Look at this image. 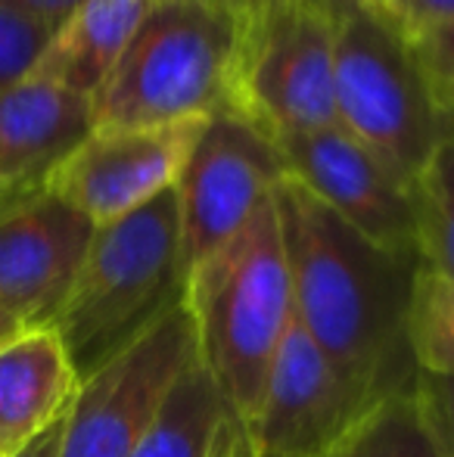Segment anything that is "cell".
<instances>
[{
  "instance_id": "f1b7e54d",
  "label": "cell",
  "mask_w": 454,
  "mask_h": 457,
  "mask_svg": "<svg viewBox=\"0 0 454 457\" xmlns=\"http://www.w3.org/2000/svg\"><path fill=\"white\" fill-rule=\"evenodd\" d=\"M230 457H252V445H249V436L243 433V439H240V445L234 448V454Z\"/></svg>"
},
{
  "instance_id": "9a60e30c",
  "label": "cell",
  "mask_w": 454,
  "mask_h": 457,
  "mask_svg": "<svg viewBox=\"0 0 454 457\" xmlns=\"http://www.w3.org/2000/svg\"><path fill=\"white\" fill-rule=\"evenodd\" d=\"M150 0H87L54 35L35 72L94 100L144 22Z\"/></svg>"
},
{
  "instance_id": "ba28073f",
  "label": "cell",
  "mask_w": 454,
  "mask_h": 457,
  "mask_svg": "<svg viewBox=\"0 0 454 457\" xmlns=\"http://www.w3.org/2000/svg\"><path fill=\"white\" fill-rule=\"evenodd\" d=\"M284 178L277 144L255 121L236 109L209 115L175 184L184 277L240 234Z\"/></svg>"
},
{
  "instance_id": "7402d4cb",
  "label": "cell",
  "mask_w": 454,
  "mask_h": 457,
  "mask_svg": "<svg viewBox=\"0 0 454 457\" xmlns=\"http://www.w3.org/2000/svg\"><path fill=\"white\" fill-rule=\"evenodd\" d=\"M386 19L408 44H420L454 29V0H392Z\"/></svg>"
},
{
  "instance_id": "44dd1931",
  "label": "cell",
  "mask_w": 454,
  "mask_h": 457,
  "mask_svg": "<svg viewBox=\"0 0 454 457\" xmlns=\"http://www.w3.org/2000/svg\"><path fill=\"white\" fill-rule=\"evenodd\" d=\"M411 392L439 454L454 457V370H417Z\"/></svg>"
},
{
  "instance_id": "7a4b0ae2",
  "label": "cell",
  "mask_w": 454,
  "mask_h": 457,
  "mask_svg": "<svg viewBox=\"0 0 454 457\" xmlns=\"http://www.w3.org/2000/svg\"><path fill=\"white\" fill-rule=\"evenodd\" d=\"M196 358L246 427L293 320V280L277 199L184 277Z\"/></svg>"
},
{
  "instance_id": "3957f363",
  "label": "cell",
  "mask_w": 454,
  "mask_h": 457,
  "mask_svg": "<svg viewBox=\"0 0 454 457\" xmlns=\"http://www.w3.org/2000/svg\"><path fill=\"white\" fill-rule=\"evenodd\" d=\"M246 12L236 0H150L91 100L94 131L162 128L230 106Z\"/></svg>"
},
{
  "instance_id": "f546056e",
  "label": "cell",
  "mask_w": 454,
  "mask_h": 457,
  "mask_svg": "<svg viewBox=\"0 0 454 457\" xmlns=\"http://www.w3.org/2000/svg\"><path fill=\"white\" fill-rule=\"evenodd\" d=\"M259 4H271V0H243V12H249L252 6H259Z\"/></svg>"
},
{
  "instance_id": "5b68a950",
  "label": "cell",
  "mask_w": 454,
  "mask_h": 457,
  "mask_svg": "<svg viewBox=\"0 0 454 457\" xmlns=\"http://www.w3.org/2000/svg\"><path fill=\"white\" fill-rule=\"evenodd\" d=\"M334 100L336 125L408 187L454 121L401 31L355 0L334 6Z\"/></svg>"
},
{
  "instance_id": "484cf974",
  "label": "cell",
  "mask_w": 454,
  "mask_h": 457,
  "mask_svg": "<svg viewBox=\"0 0 454 457\" xmlns=\"http://www.w3.org/2000/svg\"><path fill=\"white\" fill-rule=\"evenodd\" d=\"M35 190H41V187H31V190H4V187H0V215H6L12 205H19L25 196H31Z\"/></svg>"
},
{
  "instance_id": "ac0fdd59",
  "label": "cell",
  "mask_w": 454,
  "mask_h": 457,
  "mask_svg": "<svg viewBox=\"0 0 454 457\" xmlns=\"http://www.w3.org/2000/svg\"><path fill=\"white\" fill-rule=\"evenodd\" d=\"M420 268L454 280V121L411 184Z\"/></svg>"
},
{
  "instance_id": "4316f807",
  "label": "cell",
  "mask_w": 454,
  "mask_h": 457,
  "mask_svg": "<svg viewBox=\"0 0 454 457\" xmlns=\"http://www.w3.org/2000/svg\"><path fill=\"white\" fill-rule=\"evenodd\" d=\"M19 333H25V330L16 324V320L10 318V314L4 312V308H0V345L10 343V339H12V337H19Z\"/></svg>"
},
{
  "instance_id": "6da1fadb",
  "label": "cell",
  "mask_w": 454,
  "mask_h": 457,
  "mask_svg": "<svg viewBox=\"0 0 454 457\" xmlns=\"http://www.w3.org/2000/svg\"><path fill=\"white\" fill-rule=\"evenodd\" d=\"M293 312L345 379L358 408L411 389L408 312L420 262L376 246L286 175L274 190Z\"/></svg>"
},
{
  "instance_id": "e0dca14e",
  "label": "cell",
  "mask_w": 454,
  "mask_h": 457,
  "mask_svg": "<svg viewBox=\"0 0 454 457\" xmlns=\"http://www.w3.org/2000/svg\"><path fill=\"white\" fill-rule=\"evenodd\" d=\"M324 457H442L426 429L414 392L380 398L334 442Z\"/></svg>"
},
{
  "instance_id": "83f0119b",
  "label": "cell",
  "mask_w": 454,
  "mask_h": 457,
  "mask_svg": "<svg viewBox=\"0 0 454 457\" xmlns=\"http://www.w3.org/2000/svg\"><path fill=\"white\" fill-rule=\"evenodd\" d=\"M355 4H361V6H367V10L383 12V16H386L389 6H392V0H355Z\"/></svg>"
},
{
  "instance_id": "2e32d148",
  "label": "cell",
  "mask_w": 454,
  "mask_h": 457,
  "mask_svg": "<svg viewBox=\"0 0 454 457\" xmlns=\"http://www.w3.org/2000/svg\"><path fill=\"white\" fill-rule=\"evenodd\" d=\"M246 427L200 358L187 364L134 457H230Z\"/></svg>"
},
{
  "instance_id": "ffe728a7",
  "label": "cell",
  "mask_w": 454,
  "mask_h": 457,
  "mask_svg": "<svg viewBox=\"0 0 454 457\" xmlns=\"http://www.w3.org/2000/svg\"><path fill=\"white\" fill-rule=\"evenodd\" d=\"M50 41H54V31L47 25L0 4V94L35 72Z\"/></svg>"
},
{
  "instance_id": "5bb4252c",
  "label": "cell",
  "mask_w": 454,
  "mask_h": 457,
  "mask_svg": "<svg viewBox=\"0 0 454 457\" xmlns=\"http://www.w3.org/2000/svg\"><path fill=\"white\" fill-rule=\"evenodd\" d=\"M81 377L54 327L0 345V457H16L72 408Z\"/></svg>"
},
{
  "instance_id": "52a82bcc",
  "label": "cell",
  "mask_w": 454,
  "mask_h": 457,
  "mask_svg": "<svg viewBox=\"0 0 454 457\" xmlns=\"http://www.w3.org/2000/svg\"><path fill=\"white\" fill-rule=\"evenodd\" d=\"M194 358L196 333L181 295L140 337L81 379L62 427L60 457H134Z\"/></svg>"
},
{
  "instance_id": "7c38bea8",
  "label": "cell",
  "mask_w": 454,
  "mask_h": 457,
  "mask_svg": "<svg viewBox=\"0 0 454 457\" xmlns=\"http://www.w3.org/2000/svg\"><path fill=\"white\" fill-rule=\"evenodd\" d=\"M94 230L81 212L44 187L0 215V308L22 330L56 324Z\"/></svg>"
},
{
  "instance_id": "cb8c5ba5",
  "label": "cell",
  "mask_w": 454,
  "mask_h": 457,
  "mask_svg": "<svg viewBox=\"0 0 454 457\" xmlns=\"http://www.w3.org/2000/svg\"><path fill=\"white\" fill-rule=\"evenodd\" d=\"M0 4L25 12V16H31L35 22L47 25V29L56 35V31H60L62 25H66L69 19H72L75 12L87 4V0H0Z\"/></svg>"
},
{
  "instance_id": "4fadbf2b",
  "label": "cell",
  "mask_w": 454,
  "mask_h": 457,
  "mask_svg": "<svg viewBox=\"0 0 454 457\" xmlns=\"http://www.w3.org/2000/svg\"><path fill=\"white\" fill-rule=\"evenodd\" d=\"M94 131L91 100L41 75L0 94V187H44L50 171Z\"/></svg>"
},
{
  "instance_id": "30bf717a",
  "label": "cell",
  "mask_w": 454,
  "mask_h": 457,
  "mask_svg": "<svg viewBox=\"0 0 454 457\" xmlns=\"http://www.w3.org/2000/svg\"><path fill=\"white\" fill-rule=\"evenodd\" d=\"M286 175L389 253L417 259L411 187L340 125L274 140ZM420 262V259H417Z\"/></svg>"
},
{
  "instance_id": "8992f818",
  "label": "cell",
  "mask_w": 454,
  "mask_h": 457,
  "mask_svg": "<svg viewBox=\"0 0 454 457\" xmlns=\"http://www.w3.org/2000/svg\"><path fill=\"white\" fill-rule=\"evenodd\" d=\"M336 0H271L246 12L230 106L268 137L336 125Z\"/></svg>"
},
{
  "instance_id": "8fae6325",
  "label": "cell",
  "mask_w": 454,
  "mask_h": 457,
  "mask_svg": "<svg viewBox=\"0 0 454 457\" xmlns=\"http://www.w3.org/2000/svg\"><path fill=\"white\" fill-rule=\"evenodd\" d=\"M358 414L345 379L293 314L246 423L252 457H324Z\"/></svg>"
},
{
  "instance_id": "603a6c76",
  "label": "cell",
  "mask_w": 454,
  "mask_h": 457,
  "mask_svg": "<svg viewBox=\"0 0 454 457\" xmlns=\"http://www.w3.org/2000/svg\"><path fill=\"white\" fill-rule=\"evenodd\" d=\"M411 47L417 54L420 66H424L439 103L454 115V29L426 37L420 44H411Z\"/></svg>"
},
{
  "instance_id": "d4e9b609",
  "label": "cell",
  "mask_w": 454,
  "mask_h": 457,
  "mask_svg": "<svg viewBox=\"0 0 454 457\" xmlns=\"http://www.w3.org/2000/svg\"><path fill=\"white\" fill-rule=\"evenodd\" d=\"M69 414V411H66ZM62 427H66V417H60L56 423H50L35 442L22 448L16 457H60V445H62Z\"/></svg>"
},
{
  "instance_id": "9c48e42d",
  "label": "cell",
  "mask_w": 454,
  "mask_h": 457,
  "mask_svg": "<svg viewBox=\"0 0 454 457\" xmlns=\"http://www.w3.org/2000/svg\"><path fill=\"white\" fill-rule=\"evenodd\" d=\"M206 119L162 128L91 131L44 181V190L60 196L94 228L153 203L177 184Z\"/></svg>"
},
{
  "instance_id": "d6986e66",
  "label": "cell",
  "mask_w": 454,
  "mask_h": 457,
  "mask_svg": "<svg viewBox=\"0 0 454 457\" xmlns=\"http://www.w3.org/2000/svg\"><path fill=\"white\" fill-rule=\"evenodd\" d=\"M408 345L417 370H454V280L417 271L408 312Z\"/></svg>"
},
{
  "instance_id": "277c9868",
  "label": "cell",
  "mask_w": 454,
  "mask_h": 457,
  "mask_svg": "<svg viewBox=\"0 0 454 457\" xmlns=\"http://www.w3.org/2000/svg\"><path fill=\"white\" fill-rule=\"evenodd\" d=\"M181 295V215L171 187L131 215L94 230L54 330L85 379Z\"/></svg>"
}]
</instances>
